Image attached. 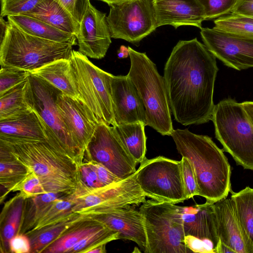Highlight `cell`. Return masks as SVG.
Instances as JSON below:
<instances>
[{
    "label": "cell",
    "mask_w": 253,
    "mask_h": 253,
    "mask_svg": "<svg viewBox=\"0 0 253 253\" xmlns=\"http://www.w3.org/2000/svg\"><path fill=\"white\" fill-rule=\"evenodd\" d=\"M216 138L236 164L253 170V127L242 104L225 98L215 105L211 118Z\"/></svg>",
    "instance_id": "8"
},
{
    "label": "cell",
    "mask_w": 253,
    "mask_h": 253,
    "mask_svg": "<svg viewBox=\"0 0 253 253\" xmlns=\"http://www.w3.org/2000/svg\"><path fill=\"white\" fill-rule=\"evenodd\" d=\"M56 104L74 142L84 156L98 123L90 109L79 98L61 92L57 96Z\"/></svg>",
    "instance_id": "16"
},
{
    "label": "cell",
    "mask_w": 253,
    "mask_h": 253,
    "mask_svg": "<svg viewBox=\"0 0 253 253\" xmlns=\"http://www.w3.org/2000/svg\"><path fill=\"white\" fill-rule=\"evenodd\" d=\"M89 215L78 214L76 216L25 233L31 243V253H41L57 239L68 228L78 221Z\"/></svg>",
    "instance_id": "31"
},
{
    "label": "cell",
    "mask_w": 253,
    "mask_h": 253,
    "mask_svg": "<svg viewBox=\"0 0 253 253\" xmlns=\"http://www.w3.org/2000/svg\"><path fill=\"white\" fill-rule=\"evenodd\" d=\"M31 74L45 80L63 94L80 99L72 79L70 59L55 60Z\"/></svg>",
    "instance_id": "26"
},
{
    "label": "cell",
    "mask_w": 253,
    "mask_h": 253,
    "mask_svg": "<svg viewBox=\"0 0 253 253\" xmlns=\"http://www.w3.org/2000/svg\"><path fill=\"white\" fill-rule=\"evenodd\" d=\"M134 206H128L111 209L92 215L97 220L118 232L120 239H127L135 242L145 253L147 239L143 217Z\"/></svg>",
    "instance_id": "18"
},
{
    "label": "cell",
    "mask_w": 253,
    "mask_h": 253,
    "mask_svg": "<svg viewBox=\"0 0 253 253\" xmlns=\"http://www.w3.org/2000/svg\"><path fill=\"white\" fill-rule=\"evenodd\" d=\"M136 177V171L119 181L96 188H88L80 180L71 194L75 202L72 211L91 216L119 207L141 205L147 197Z\"/></svg>",
    "instance_id": "10"
},
{
    "label": "cell",
    "mask_w": 253,
    "mask_h": 253,
    "mask_svg": "<svg viewBox=\"0 0 253 253\" xmlns=\"http://www.w3.org/2000/svg\"><path fill=\"white\" fill-rule=\"evenodd\" d=\"M25 198L19 192L7 201L0 215V249L9 253L10 240L19 233Z\"/></svg>",
    "instance_id": "24"
},
{
    "label": "cell",
    "mask_w": 253,
    "mask_h": 253,
    "mask_svg": "<svg viewBox=\"0 0 253 253\" xmlns=\"http://www.w3.org/2000/svg\"><path fill=\"white\" fill-rule=\"evenodd\" d=\"M204 7L206 20L230 14L238 0H198Z\"/></svg>",
    "instance_id": "39"
},
{
    "label": "cell",
    "mask_w": 253,
    "mask_h": 253,
    "mask_svg": "<svg viewBox=\"0 0 253 253\" xmlns=\"http://www.w3.org/2000/svg\"><path fill=\"white\" fill-rule=\"evenodd\" d=\"M235 253L234 251L229 247L219 240L218 246L216 250V253Z\"/></svg>",
    "instance_id": "48"
},
{
    "label": "cell",
    "mask_w": 253,
    "mask_h": 253,
    "mask_svg": "<svg viewBox=\"0 0 253 253\" xmlns=\"http://www.w3.org/2000/svg\"><path fill=\"white\" fill-rule=\"evenodd\" d=\"M27 169L16 159L9 151L0 144V184L5 191L1 194L0 203L26 175Z\"/></svg>",
    "instance_id": "30"
},
{
    "label": "cell",
    "mask_w": 253,
    "mask_h": 253,
    "mask_svg": "<svg viewBox=\"0 0 253 253\" xmlns=\"http://www.w3.org/2000/svg\"><path fill=\"white\" fill-rule=\"evenodd\" d=\"M145 124L142 122L113 126L117 135L137 164L145 159L146 136Z\"/></svg>",
    "instance_id": "28"
},
{
    "label": "cell",
    "mask_w": 253,
    "mask_h": 253,
    "mask_svg": "<svg viewBox=\"0 0 253 253\" xmlns=\"http://www.w3.org/2000/svg\"><path fill=\"white\" fill-rule=\"evenodd\" d=\"M0 138L8 140L47 141L44 125L33 110L0 120Z\"/></svg>",
    "instance_id": "22"
},
{
    "label": "cell",
    "mask_w": 253,
    "mask_h": 253,
    "mask_svg": "<svg viewBox=\"0 0 253 253\" xmlns=\"http://www.w3.org/2000/svg\"><path fill=\"white\" fill-rule=\"evenodd\" d=\"M106 17L89 2L76 36L79 52L93 59L105 56L112 42Z\"/></svg>",
    "instance_id": "15"
},
{
    "label": "cell",
    "mask_w": 253,
    "mask_h": 253,
    "mask_svg": "<svg viewBox=\"0 0 253 253\" xmlns=\"http://www.w3.org/2000/svg\"><path fill=\"white\" fill-rule=\"evenodd\" d=\"M231 16L235 19L253 24V17H248L242 15H236L231 13Z\"/></svg>",
    "instance_id": "50"
},
{
    "label": "cell",
    "mask_w": 253,
    "mask_h": 253,
    "mask_svg": "<svg viewBox=\"0 0 253 253\" xmlns=\"http://www.w3.org/2000/svg\"><path fill=\"white\" fill-rule=\"evenodd\" d=\"M218 236L235 253H253L236 216L231 199L214 203Z\"/></svg>",
    "instance_id": "20"
},
{
    "label": "cell",
    "mask_w": 253,
    "mask_h": 253,
    "mask_svg": "<svg viewBox=\"0 0 253 253\" xmlns=\"http://www.w3.org/2000/svg\"><path fill=\"white\" fill-rule=\"evenodd\" d=\"M23 15L37 19L76 36L78 32L79 23L57 0H42L33 10Z\"/></svg>",
    "instance_id": "23"
},
{
    "label": "cell",
    "mask_w": 253,
    "mask_h": 253,
    "mask_svg": "<svg viewBox=\"0 0 253 253\" xmlns=\"http://www.w3.org/2000/svg\"><path fill=\"white\" fill-rule=\"evenodd\" d=\"M61 92L34 74L28 77L26 101L41 119L45 127L47 141L80 167L84 161V155L74 142L58 109L56 99Z\"/></svg>",
    "instance_id": "6"
},
{
    "label": "cell",
    "mask_w": 253,
    "mask_h": 253,
    "mask_svg": "<svg viewBox=\"0 0 253 253\" xmlns=\"http://www.w3.org/2000/svg\"><path fill=\"white\" fill-rule=\"evenodd\" d=\"M102 1L108 4L109 6L113 4H117L132 0H98Z\"/></svg>",
    "instance_id": "51"
},
{
    "label": "cell",
    "mask_w": 253,
    "mask_h": 253,
    "mask_svg": "<svg viewBox=\"0 0 253 253\" xmlns=\"http://www.w3.org/2000/svg\"><path fill=\"white\" fill-rule=\"evenodd\" d=\"M153 3L157 28L193 26L201 29L206 20L204 7L198 0H153Z\"/></svg>",
    "instance_id": "19"
},
{
    "label": "cell",
    "mask_w": 253,
    "mask_h": 253,
    "mask_svg": "<svg viewBox=\"0 0 253 253\" xmlns=\"http://www.w3.org/2000/svg\"><path fill=\"white\" fill-rule=\"evenodd\" d=\"M70 63L80 99L90 109L98 124L116 126L111 94L112 75L96 66L79 51L73 50Z\"/></svg>",
    "instance_id": "9"
},
{
    "label": "cell",
    "mask_w": 253,
    "mask_h": 253,
    "mask_svg": "<svg viewBox=\"0 0 253 253\" xmlns=\"http://www.w3.org/2000/svg\"><path fill=\"white\" fill-rule=\"evenodd\" d=\"M231 13L253 17V0H238Z\"/></svg>",
    "instance_id": "46"
},
{
    "label": "cell",
    "mask_w": 253,
    "mask_h": 253,
    "mask_svg": "<svg viewBox=\"0 0 253 253\" xmlns=\"http://www.w3.org/2000/svg\"><path fill=\"white\" fill-rule=\"evenodd\" d=\"M66 195L63 193H46L25 199L19 233L33 230L51 204Z\"/></svg>",
    "instance_id": "29"
},
{
    "label": "cell",
    "mask_w": 253,
    "mask_h": 253,
    "mask_svg": "<svg viewBox=\"0 0 253 253\" xmlns=\"http://www.w3.org/2000/svg\"><path fill=\"white\" fill-rule=\"evenodd\" d=\"M136 179L147 197L174 204L187 200L180 161L164 156L146 158L136 170Z\"/></svg>",
    "instance_id": "11"
},
{
    "label": "cell",
    "mask_w": 253,
    "mask_h": 253,
    "mask_svg": "<svg viewBox=\"0 0 253 253\" xmlns=\"http://www.w3.org/2000/svg\"><path fill=\"white\" fill-rule=\"evenodd\" d=\"M202 41L208 49L225 66L241 71L253 67V38L242 37L214 28H202Z\"/></svg>",
    "instance_id": "14"
},
{
    "label": "cell",
    "mask_w": 253,
    "mask_h": 253,
    "mask_svg": "<svg viewBox=\"0 0 253 253\" xmlns=\"http://www.w3.org/2000/svg\"><path fill=\"white\" fill-rule=\"evenodd\" d=\"M42 0H0V16L23 15L33 10Z\"/></svg>",
    "instance_id": "40"
},
{
    "label": "cell",
    "mask_w": 253,
    "mask_h": 253,
    "mask_svg": "<svg viewBox=\"0 0 253 253\" xmlns=\"http://www.w3.org/2000/svg\"><path fill=\"white\" fill-rule=\"evenodd\" d=\"M110 85L116 125L139 121L145 124L146 113L143 103L127 75H112Z\"/></svg>",
    "instance_id": "17"
},
{
    "label": "cell",
    "mask_w": 253,
    "mask_h": 253,
    "mask_svg": "<svg viewBox=\"0 0 253 253\" xmlns=\"http://www.w3.org/2000/svg\"><path fill=\"white\" fill-rule=\"evenodd\" d=\"M178 152L191 162L196 174L199 196L214 203L231 192L230 165L212 139L187 129L173 130L171 135Z\"/></svg>",
    "instance_id": "2"
},
{
    "label": "cell",
    "mask_w": 253,
    "mask_h": 253,
    "mask_svg": "<svg viewBox=\"0 0 253 253\" xmlns=\"http://www.w3.org/2000/svg\"><path fill=\"white\" fill-rule=\"evenodd\" d=\"M106 17L111 38L137 44L157 28L153 0L111 5Z\"/></svg>",
    "instance_id": "12"
},
{
    "label": "cell",
    "mask_w": 253,
    "mask_h": 253,
    "mask_svg": "<svg viewBox=\"0 0 253 253\" xmlns=\"http://www.w3.org/2000/svg\"><path fill=\"white\" fill-rule=\"evenodd\" d=\"M130 67L127 74L135 86L145 109V126L162 135L173 131L168 95L164 77L145 53L127 47Z\"/></svg>",
    "instance_id": "4"
},
{
    "label": "cell",
    "mask_w": 253,
    "mask_h": 253,
    "mask_svg": "<svg viewBox=\"0 0 253 253\" xmlns=\"http://www.w3.org/2000/svg\"><path fill=\"white\" fill-rule=\"evenodd\" d=\"M147 239L145 253H189L185 242L180 206L153 199L146 200L139 209Z\"/></svg>",
    "instance_id": "7"
},
{
    "label": "cell",
    "mask_w": 253,
    "mask_h": 253,
    "mask_svg": "<svg viewBox=\"0 0 253 253\" xmlns=\"http://www.w3.org/2000/svg\"><path fill=\"white\" fill-rule=\"evenodd\" d=\"M31 73L11 67L1 66L0 71V95L26 81Z\"/></svg>",
    "instance_id": "37"
},
{
    "label": "cell",
    "mask_w": 253,
    "mask_h": 253,
    "mask_svg": "<svg viewBox=\"0 0 253 253\" xmlns=\"http://www.w3.org/2000/svg\"><path fill=\"white\" fill-rule=\"evenodd\" d=\"M231 200L243 232L253 248V188L231 191Z\"/></svg>",
    "instance_id": "32"
},
{
    "label": "cell",
    "mask_w": 253,
    "mask_h": 253,
    "mask_svg": "<svg viewBox=\"0 0 253 253\" xmlns=\"http://www.w3.org/2000/svg\"><path fill=\"white\" fill-rule=\"evenodd\" d=\"M118 239H120L119 233L103 224L80 241L73 247L70 253H87L92 248Z\"/></svg>",
    "instance_id": "35"
},
{
    "label": "cell",
    "mask_w": 253,
    "mask_h": 253,
    "mask_svg": "<svg viewBox=\"0 0 253 253\" xmlns=\"http://www.w3.org/2000/svg\"><path fill=\"white\" fill-rule=\"evenodd\" d=\"M9 252L12 253H31V243L26 234L18 233L9 243Z\"/></svg>",
    "instance_id": "45"
},
{
    "label": "cell",
    "mask_w": 253,
    "mask_h": 253,
    "mask_svg": "<svg viewBox=\"0 0 253 253\" xmlns=\"http://www.w3.org/2000/svg\"><path fill=\"white\" fill-rule=\"evenodd\" d=\"M0 144L5 147L27 169L38 175L47 193L70 195L75 191L80 181L79 166L47 141L0 138Z\"/></svg>",
    "instance_id": "3"
},
{
    "label": "cell",
    "mask_w": 253,
    "mask_h": 253,
    "mask_svg": "<svg viewBox=\"0 0 253 253\" xmlns=\"http://www.w3.org/2000/svg\"><path fill=\"white\" fill-rule=\"evenodd\" d=\"M27 83L28 79L0 95V120L17 117L32 110L26 99Z\"/></svg>",
    "instance_id": "33"
},
{
    "label": "cell",
    "mask_w": 253,
    "mask_h": 253,
    "mask_svg": "<svg viewBox=\"0 0 253 253\" xmlns=\"http://www.w3.org/2000/svg\"><path fill=\"white\" fill-rule=\"evenodd\" d=\"M216 58L196 38L179 41L165 64L163 77L170 109L184 126L211 120L218 71Z\"/></svg>",
    "instance_id": "1"
},
{
    "label": "cell",
    "mask_w": 253,
    "mask_h": 253,
    "mask_svg": "<svg viewBox=\"0 0 253 253\" xmlns=\"http://www.w3.org/2000/svg\"><path fill=\"white\" fill-rule=\"evenodd\" d=\"M27 170L26 175L11 192L18 191L25 199L47 193L38 175L33 171Z\"/></svg>",
    "instance_id": "38"
},
{
    "label": "cell",
    "mask_w": 253,
    "mask_h": 253,
    "mask_svg": "<svg viewBox=\"0 0 253 253\" xmlns=\"http://www.w3.org/2000/svg\"><path fill=\"white\" fill-rule=\"evenodd\" d=\"M8 21L21 30L31 35L42 39L75 45V35L63 31L37 19L23 15L7 16Z\"/></svg>",
    "instance_id": "25"
},
{
    "label": "cell",
    "mask_w": 253,
    "mask_h": 253,
    "mask_svg": "<svg viewBox=\"0 0 253 253\" xmlns=\"http://www.w3.org/2000/svg\"><path fill=\"white\" fill-rule=\"evenodd\" d=\"M99 162L121 179L136 171L137 162L129 154L113 126L98 124L84 156Z\"/></svg>",
    "instance_id": "13"
},
{
    "label": "cell",
    "mask_w": 253,
    "mask_h": 253,
    "mask_svg": "<svg viewBox=\"0 0 253 253\" xmlns=\"http://www.w3.org/2000/svg\"><path fill=\"white\" fill-rule=\"evenodd\" d=\"M9 22L5 21L3 19V17L0 16V42L2 41L6 34Z\"/></svg>",
    "instance_id": "49"
},
{
    "label": "cell",
    "mask_w": 253,
    "mask_h": 253,
    "mask_svg": "<svg viewBox=\"0 0 253 253\" xmlns=\"http://www.w3.org/2000/svg\"><path fill=\"white\" fill-rule=\"evenodd\" d=\"M103 224L92 218L91 216H87L68 228L57 239L48 246L42 253H70L80 241Z\"/></svg>",
    "instance_id": "27"
},
{
    "label": "cell",
    "mask_w": 253,
    "mask_h": 253,
    "mask_svg": "<svg viewBox=\"0 0 253 253\" xmlns=\"http://www.w3.org/2000/svg\"><path fill=\"white\" fill-rule=\"evenodd\" d=\"M180 162L183 183L187 200L198 195V185L194 169L189 160L182 157Z\"/></svg>",
    "instance_id": "41"
},
{
    "label": "cell",
    "mask_w": 253,
    "mask_h": 253,
    "mask_svg": "<svg viewBox=\"0 0 253 253\" xmlns=\"http://www.w3.org/2000/svg\"><path fill=\"white\" fill-rule=\"evenodd\" d=\"M213 28L235 36L253 38V24L238 20L230 14L214 20Z\"/></svg>",
    "instance_id": "36"
},
{
    "label": "cell",
    "mask_w": 253,
    "mask_h": 253,
    "mask_svg": "<svg viewBox=\"0 0 253 253\" xmlns=\"http://www.w3.org/2000/svg\"><path fill=\"white\" fill-rule=\"evenodd\" d=\"M80 180L87 187L96 188L104 186L92 166L85 159L79 167Z\"/></svg>",
    "instance_id": "42"
},
{
    "label": "cell",
    "mask_w": 253,
    "mask_h": 253,
    "mask_svg": "<svg viewBox=\"0 0 253 253\" xmlns=\"http://www.w3.org/2000/svg\"><path fill=\"white\" fill-rule=\"evenodd\" d=\"M0 46V64L30 72L59 59H70L73 44L28 34L9 22Z\"/></svg>",
    "instance_id": "5"
},
{
    "label": "cell",
    "mask_w": 253,
    "mask_h": 253,
    "mask_svg": "<svg viewBox=\"0 0 253 253\" xmlns=\"http://www.w3.org/2000/svg\"><path fill=\"white\" fill-rule=\"evenodd\" d=\"M242 104L246 115L253 127V101H245Z\"/></svg>",
    "instance_id": "47"
},
{
    "label": "cell",
    "mask_w": 253,
    "mask_h": 253,
    "mask_svg": "<svg viewBox=\"0 0 253 253\" xmlns=\"http://www.w3.org/2000/svg\"><path fill=\"white\" fill-rule=\"evenodd\" d=\"M214 203L206 202L190 207L180 206L185 236L211 243L215 253L219 239L217 234Z\"/></svg>",
    "instance_id": "21"
},
{
    "label": "cell",
    "mask_w": 253,
    "mask_h": 253,
    "mask_svg": "<svg viewBox=\"0 0 253 253\" xmlns=\"http://www.w3.org/2000/svg\"><path fill=\"white\" fill-rule=\"evenodd\" d=\"M84 159L86 160L94 168L103 185H109L122 180L102 164L86 157H84Z\"/></svg>",
    "instance_id": "44"
},
{
    "label": "cell",
    "mask_w": 253,
    "mask_h": 253,
    "mask_svg": "<svg viewBox=\"0 0 253 253\" xmlns=\"http://www.w3.org/2000/svg\"><path fill=\"white\" fill-rule=\"evenodd\" d=\"M75 204V202L72 194L56 200L43 213L33 230L39 229L76 216L79 213L72 211V208Z\"/></svg>",
    "instance_id": "34"
},
{
    "label": "cell",
    "mask_w": 253,
    "mask_h": 253,
    "mask_svg": "<svg viewBox=\"0 0 253 253\" xmlns=\"http://www.w3.org/2000/svg\"><path fill=\"white\" fill-rule=\"evenodd\" d=\"M80 24L88 7L89 0H57Z\"/></svg>",
    "instance_id": "43"
}]
</instances>
